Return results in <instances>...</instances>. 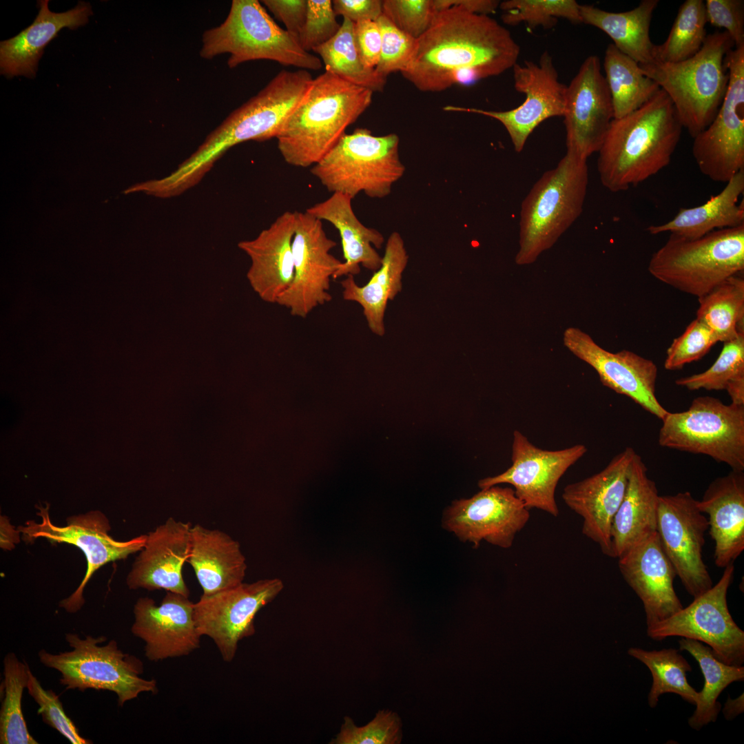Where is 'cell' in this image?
Here are the masks:
<instances>
[{"label":"cell","instance_id":"4dcf8cb0","mask_svg":"<svg viewBox=\"0 0 744 744\" xmlns=\"http://www.w3.org/2000/svg\"><path fill=\"white\" fill-rule=\"evenodd\" d=\"M659 493L642 457L635 454L623 499L612 523V557L619 558L657 532Z\"/></svg>","mask_w":744,"mask_h":744},{"label":"cell","instance_id":"91938a15","mask_svg":"<svg viewBox=\"0 0 744 744\" xmlns=\"http://www.w3.org/2000/svg\"><path fill=\"white\" fill-rule=\"evenodd\" d=\"M744 697L743 693L736 699H727L723 708V714L726 720H732L738 715L743 712Z\"/></svg>","mask_w":744,"mask_h":744},{"label":"cell","instance_id":"7bdbcfd3","mask_svg":"<svg viewBox=\"0 0 744 744\" xmlns=\"http://www.w3.org/2000/svg\"><path fill=\"white\" fill-rule=\"evenodd\" d=\"M502 21L509 25L521 23L530 29L553 28L559 18L581 23L580 4L575 0H506L499 3Z\"/></svg>","mask_w":744,"mask_h":744},{"label":"cell","instance_id":"836d02e7","mask_svg":"<svg viewBox=\"0 0 744 744\" xmlns=\"http://www.w3.org/2000/svg\"><path fill=\"white\" fill-rule=\"evenodd\" d=\"M743 192L744 170H742L726 183L720 193L703 204L681 208L670 220L650 225L647 231L652 235L668 232L670 235L694 239L715 230L743 225V200L738 203Z\"/></svg>","mask_w":744,"mask_h":744},{"label":"cell","instance_id":"3957f363","mask_svg":"<svg viewBox=\"0 0 744 744\" xmlns=\"http://www.w3.org/2000/svg\"><path fill=\"white\" fill-rule=\"evenodd\" d=\"M683 127L670 99L662 89L637 110L614 118L598 151L602 185L626 191L667 167Z\"/></svg>","mask_w":744,"mask_h":744},{"label":"cell","instance_id":"f6af8a7d","mask_svg":"<svg viewBox=\"0 0 744 744\" xmlns=\"http://www.w3.org/2000/svg\"><path fill=\"white\" fill-rule=\"evenodd\" d=\"M402 722L399 716L390 710H380L364 726H357L346 716L340 731L331 744H398L402 741Z\"/></svg>","mask_w":744,"mask_h":744},{"label":"cell","instance_id":"6f0895ef","mask_svg":"<svg viewBox=\"0 0 744 744\" xmlns=\"http://www.w3.org/2000/svg\"><path fill=\"white\" fill-rule=\"evenodd\" d=\"M19 530H14L5 517H1V548L5 550L13 548L19 541Z\"/></svg>","mask_w":744,"mask_h":744},{"label":"cell","instance_id":"11a10c76","mask_svg":"<svg viewBox=\"0 0 744 744\" xmlns=\"http://www.w3.org/2000/svg\"><path fill=\"white\" fill-rule=\"evenodd\" d=\"M333 10L352 22L376 21L383 14V1L380 0H333Z\"/></svg>","mask_w":744,"mask_h":744},{"label":"cell","instance_id":"9a60e30c","mask_svg":"<svg viewBox=\"0 0 744 744\" xmlns=\"http://www.w3.org/2000/svg\"><path fill=\"white\" fill-rule=\"evenodd\" d=\"M278 578L240 584L204 595L194 603V619L201 636L209 637L222 659H234L240 641L254 634V619L282 590Z\"/></svg>","mask_w":744,"mask_h":744},{"label":"cell","instance_id":"cb8c5ba5","mask_svg":"<svg viewBox=\"0 0 744 744\" xmlns=\"http://www.w3.org/2000/svg\"><path fill=\"white\" fill-rule=\"evenodd\" d=\"M194 603L188 597L170 591L159 605L147 597L136 601L131 632L145 643L148 660L187 656L200 647L202 636L194 619Z\"/></svg>","mask_w":744,"mask_h":744},{"label":"cell","instance_id":"680465c9","mask_svg":"<svg viewBox=\"0 0 744 744\" xmlns=\"http://www.w3.org/2000/svg\"><path fill=\"white\" fill-rule=\"evenodd\" d=\"M731 403L744 406V377L737 378L732 381L726 387Z\"/></svg>","mask_w":744,"mask_h":744},{"label":"cell","instance_id":"f1b7e54d","mask_svg":"<svg viewBox=\"0 0 744 744\" xmlns=\"http://www.w3.org/2000/svg\"><path fill=\"white\" fill-rule=\"evenodd\" d=\"M48 1H39V13L34 22L19 34L0 43L1 73L7 77L23 75L33 78L44 48L63 28L83 25L92 14L89 3L80 1L67 12L50 11Z\"/></svg>","mask_w":744,"mask_h":744},{"label":"cell","instance_id":"681fc988","mask_svg":"<svg viewBox=\"0 0 744 744\" xmlns=\"http://www.w3.org/2000/svg\"><path fill=\"white\" fill-rule=\"evenodd\" d=\"M436 13L433 0L383 1V14L415 39L428 29Z\"/></svg>","mask_w":744,"mask_h":744},{"label":"cell","instance_id":"5b68a950","mask_svg":"<svg viewBox=\"0 0 744 744\" xmlns=\"http://www.w3.org/2000/svg\"><path fill=\"white\" fill-rule=\"evenodd\" d=\"M734 48L726 31H716L707 34L699 51L686 60L639 64L668 94L692 138L712 123L721 105L729 82L725 58Z\"/></svg>","mask_w":744,"mask_h":744},{"label":"cell","instance_id":"9c48e42d","mask_svg":"<svg viewBox=\"0 0 744 744\" xmlns=\"http://www.w3.org/2000/svg\"><path fill=\"white\" fill-rule=\"evenodd\" d=\"M399 143L395 134L374 136L369 129L357 128L345 133L310 172L332 194L353 199L364 192L370 198H382L391 193L405 171Z\"/></svg>","mask_w":744,"mask_h":744},{"label":"cell","instance_id":"ffe728a7","mask_svg":"<svg viewBox=\"0 0 744 744\" xmlns=\"http://www.w3.org/2000/svg\"><path fill=\"white\" fill-rule=\"evenodd\" d=\"M529 518V510L513 488L495 485L482 488L469 499L453 502L444 515L443 526L475 548L485 540L509 548Z\"/></svg>","mask_w":744,"mask_h":744},{"label":"cell","instance_id":"7402d4cb","mask_svg":"<svg viewBox=\"0 0 744 744\" xmlns=\"http://www.w3.org/2000/svg\"><path fill=\"white\" fill-rule=\"evenodd\" d=\"M563 117L567 152L586 160L598 152L614 119V110L597 56H588L567 85Z\"/></svg>","mask_w":744,"mask_h":744},{"label":"cell","instance_id":"d4e9b609","mask_svg":"<svg viewBox=\"0 0 744 744\" xmlns=\"http://www.w3.org/2000/svg\"><path fill=\"white\" fill-rule=\"evenodd\" d=\"M192 526L169 517L149 532L127 577L129 588L164 589L189 597L182 570L189 556Z\"/></svg>","mask_w":744,"mask_h":744},{"label":"cell","instance_id":"7c38bea8","mask_svg":"<svg viewBox=\"0 0 744 744\" xmlns=\"http://www.w3.org/2000/svg\"><path fill=\"white\" fill-rule=\"evenodd\" d=\"M734 564L724 568L719 581L668 618L647 627L648 636L657 641L681 637L705 643L722 662L742 665L744 632L734 621L727 593L732 581Z\"/></svg>","mask_w":744,"mask_h":744},{"label":"cell","instance_id":"60d3db41","mask_svg":"<svg viewBox=\"0 0 744 744\" xmlns=\"http://www.w3.org/2000/svg\"><path fill=\"white\" fill-rule=\"evenodd\" d=\"M3 679L1 684L3 700L0 710L1 744H37L29 733L21 709V699L27 688L30 670L13 652L4 657Z\"/></svg>","mask_w":744,"mask_h":744},{"label":"cell","instance_id":"603a6c76","mask_svg":"<svg viewBox=\"0 0 744 744\" xmlns=\"http://www.w3.org/2000/svg\"><path fill=\"white\" fill-rule=\"evenodd\" d=\"M636 453L632 447H626L603 470L568 484L561 494L567 506L583 519L582 533L610 557L612 523L623 499Z\"/></svg>","mask_w":744,"mask_h":744},{"label":"cell","instance_id":"52a82bcc","mask_svg":"<svg viewBox=\"0 0 744 744\" xmlns=\"http://www.w3.org/2000/svg\"><path fill=\"white\" fill-rule=\"evenodd\" d=\"M648 270L659 281L697 298L744 270V224L688 239L670 235Z\"/></svg>","mask_w":744,"mask_h":744},{"label":"cell","instance_id":"83f0119b","mask_svg":"<svg viewBox=\"0 0 744 744\" xmlns=\"http://www.w3.org/2000/svg\"><path fill=\"white\" fill-rule=\"evenodd\" d=\"M696 503L708 516L715 564L724 568L734 564L744 550L743 471L731 470L713 480Z\"/></svg>","mask_w":744,"mask_h":744},{"label":"cell","instance_id":"d6986e66","mask_svg":"<svg viewBox=\"0 0 744 744\" xmlns=\"http://www.w3.org/2000/svg\"><path fill=\"white\" fill-rule=\"evenodd\" d=\"M587 452L583 444L560 450H544L531 443L519 431L513 432L512 464L504 472L479 481V487L507 484L528 509L537 508L557 517L555 490L567 470Z\"/></svg>","mask_w":744,"mask_h":744},{"label":"cell","instance_id":"8992f818","mask_svg":"<svg viewBox=\"0 0 744 744\" xmlns=\"http://www.w3.org/2000/svg\"><path fill=\"white\" fill-rule=\"evenodd\" d=\"M588 184L587 160L568 152L536 181L521 205L516 264L533 263L575 222Z\"/></svg>","mask_w":744,"mask_h":744},{"label":"cell","instance_id":"6da1fadb","mask_svg":"<svg viewBox=\"0 0 744 744\" xmlns=\"http://www.w3.org/2000/svg\"><path fill=\"white\" fill-rule=\"evenodd\" d=\"M519 54L510 32L495 19L453 6L435 14L401 74L420 91L442 92L498 76Z\"/></svg>","mask_w":744,"mask_h":744},{"label":"cell","instance_id":"8d00e7d4","mask_svg":"<svg viewBox=\"0 0 744 744\" xmlns=\"http://www.w3.org/2000/svg\"><path fill=\"white\" fill-rule=\"evenodd\" d=\"M603 68L612 98L614 118L637 110L660 90L654 81L641 72L637 62L612 43L605 51Z\"/></svg>","mask_w":744,"mask_h":744},{"label":"cell","instance_id":"ba28073f","mask_svg":"<svg viewBox=\"0 0 744 744\" xmlns=\"http://www.w3.org/2000/svg\"><path fill=\"white\" fill-rule=\"evenodd\" d=\"M202 41L201 57L209 59L228 53L230 68L260 59L305 70H319L322 67L320 58L305 51L257 0L232 1L225 21L206 30Z\"/></svg>","mask_w":744,"mask_h":744},{"label":"cell","instance_id":"db71d44e","mask_svg":"<svg viewBox=\"0 0 744 744\" xmlns=\"http://www.w3.org/2000/svg\"><path fill=\"white\" fill-rule=\"evenodd\" d=\"M356 45L365 66L375 68L381 53L382 35L380 26L375 21H362L354 23Z\"/></svg>","mask_w":744,"mask_h":744},{"label":"cell","instance_id":"2e32d148","mask_svg":"<svg viewBox=\"0 0 744 744\" xmlns=\"http://www.w3.org/2000/svg\"><path fill=\"white\" fill-rule=\"evenodd\" d=\"M512 69L514 87L525 95L519 106L506 111L454 105H446L443 110L475 113L498 121L508 133L515 152L519 153L540 123L551 117L564 116L567 85L559 81L548 51L543 52L538 63L526 61L523 65L516 63Z\"/></svg>","mask_w":744,"mask_h":744},{"label":"cell","instance_id":"1f68e13d","mask_svg":"<svg viewBox=\"0 0 744 744\" xmlns=\"http://www.w3.org/2000/svg\"><path fill=\"white\" fill-rule=\"evenodd\" d=\"M187 562L193 568L204 595L240 584L247 568L238 541L220 530L200 524L191 528Z\"/></svg>","mask_w":744,"mask_h":744},{"label":"cell","instance_id":"f907efd6","mask_svg":"<svg viewBox=\"0 0 744 744\" xmlns=\"http://www.w3.org/2000/svg\"><path fill=\"white\" fill-rule=\"evenodd\" d=\"M341 24L331 0H307L304 25L300 45L307 52L325 43L340 30Z\"/></svg>","mask_w":744,"mask_h":744},{"label":"cell","instance_id":"e0dca14e","mask_svg":"<svg viewBox=\"0 0 744 744\" xmlns=\"http://www.w3.org/2000/svg\"><path fill=\"white\" fill-rule=\"evenodd\" d=\"M688 492L659 495L658 534L662 548L686 591L693 598L712 586L703 559L707 518Z\"/></svg>","mask_w":744,"mask_h":744},{"label":"cell","instance_id":"44dd1931","mask_svg":"<svg viewBox=\"0 0 744 744\" xmlns=\"http://www.w3.org/2000/svg\"><path fill=\"white\" fill-rule=\"evenodd\" d=\"M565 347L597 373L601 383L631 399L661 420L668 411L656 395L658 368L651 360L633 351H608L586 333L569 327L564 332Z\"/></svg>","mask_w":744,"mask_h":744},{"label":"cell","instance_id":"4fadbf2b","mask_svg":"<svg viewBox=\"0 0 744 744\" xmlns=\"http://www.w3.org/2000/svg\"><path fill=\"white\" fill-rule=\"evenodd\" d=\"M725 61V96L712 123L693 138L692 152L704 176L726 183L744 170V45L730 50Z\"/></svg>","mask_w":744,"mask_h":744},{"label":"cell","instance_id":"e575fe53","mask_svg":"<svg viewBox=\"0 0 744 744\" xmlns=\"http://www.w3.org/2000/svg\"><path fill=\"white\" fill-rule=\"evenodd\" d=\"M658 0H642L631 10L612 12L592 5H581L582 23L604 32L621 52L639 64L654 61L650 26Z\"/></svg>","mask_w":744,"mask_h":744},{"label":"cell","instance_id":"484cf974","mask_svg":"<svg viewBox=\"0 0 744 744\" xmlns=\"http://www.w3.org/2000/svg\"><path fill=\"white\" fill-rule=\"evenodd\" d=\"M618 559L623 577L643 605L647 627L683 608L674 588L676 572L657 532Z\"/></svg>","mask_w":744,"mask_h":744},{"label":"cell","instance_id":"7dc6e473","mask_svg":"<svg viewBox=\"0 0 744 744\" xmlns=\"http://www.w3.org/2000/svg\"><path fill=\"white\" fill-rule=\"evenodd\" d=\"M377 22L382 35L380 61L375 68L381 76L387 78L393 72H402L407 67L415 50L416 39L404 33L384 14Z\"/></svg>","mask_w":744,"mask_h":744},{"label":"cell","instance_id":"ab89813d","mask_svg":"<svg viewBox=\"0 0 744 744\" xmlns=\"http://www.w3.org/2000/svg\"><path fill=\"white\" fill-rule=\"evenodd\" d=\"M628 654L643 663L651 672L652 684L648 696L650 707L654 708L659 696L665 693L676 694L695 705L699 692L687 679V672H691L692 667L677 650L663 648L649 651L630 648Z\"/></svg>","mask_w":744,"mask_h":744},{"label":"cell","instance_id":"ac0fdd59","mask_svg":"<svg viewBox=\"0 0 744 744\" xmlns=\"http://www.w3.org/2000/svg\"><path fill=\"white\" fill-rule=\"evenodd\" d=\"M296 218L293 280L276 304L287 308L291 316L305 318L332 300L331 278L342 262L330 253L337 243L327 236L322 220L307 211H296Z\"/></svg>","mask_w":744,"mask_h":744},{"label":"cell","instance_id":"9f6ffc18","mask_svg":"<svg viewBox=\"0 0 744 744\" xmlns=\"http://www.w3.org/2000/svg\"><path fill=\"white\" fill-rule=\"evenodd\" d=\"M433 3L437 12L455 6L471 13L489 15L496 12L500 2L495 0H433Z\"/></svg>","mask_w":744,"mask_h":744},{"label":"cell","instance_id":"8fae6325","mask_svg":"<svg viewBox=\"0 0 744 744\" xmlns=\"http://www.w3.org/2000/svg\"><path fill=\"white\" fill-rule=\"evenodd\" d=\"M661 421V446L705 455L732 470L744 471V406L699 396L686 411H668Z\"/></svg>","mask_w":744,"mask_h":744},{"label":"cell","instance_id":"74e56055","mask_svg":"<svg viewBox=\"0 0 744 744\" xmlns=\"http://www.w3.org/2000/svg\"><path fill=\"white\" fill-rule=\"evenodd\" d=\"M313 51L320 56L325 71L373 92L384 91L387 78L362 61L355 39L354 23L349 19H343L338 32Z\"/></svg>","mask_w":744,"mask_h":744},{"label":"cell","instance_id":"277c9868","mask_svg":"<svg viewBox=\"0 0 744 744\" xmlns=\"http://www.w3.org/2000/svg\"><path fill=\"white\" fill-rule=\"evenodd\" d=\"M373 94L328 71L313 79L276 136L285 161L298 167L317 163L370 106Z\"/></svg>","mask_w":744,"mask_h":744},{"label":"cell","instance_id":"b9f144b4","mask_svg":"<svg viewBox=\"0 0 744 744\" xmlns=\"http://www.w3.org/2000/svg\"><path fill=\"white\" fill-rule=\"evenodd\" d=\"M705 2L686 0L679 7L666 40L654 45V61L676 63L686 60L701 48L707 37Z\"/></svg>","mask_w":744,"mask_h":744},{"label":"cell","instance_id":"30bf717a","mask_svg":"<svg viewBox=\"0 0 744 744\" xmlns=\"http://www.w3.org/2000/svg\"><path fill=\"white\" fill-rule=\"evenodd\" d=\"M65 639L72 650L52 654L41 650L38 656L43 665L60 672V683L66 689L108 690L116 694L120 707L142 692L158 693L155 679L141 676L143 661L124 653L115 640L99 645L107 640L105 636L82 639L74 633L66 634Z\"/></svg>","mask_w":744,"mask_h":744},{"label":"cell","instance_id":"d6a6232c","mask_svg":"<svg viewBox=\"0 0 744 744\" xmlns=\"http://www.w3.org/2000/svg\"><path fill=\"white\" fill-rule=\"evenodd\" d=\"M408 260L403 239L394 231L387 239L381 267L366 285H358L352 275L340 282L343 299L362 307L369 328L378 336L385 333L384 318L387 302L402 290V273Z\"/></svg>","mask_w":744,"mask_h":744},{"label":"cell","instance_id":"ee69618b","mask_svg":"<svg viewBox=\"0 0 744 744\" xmlns=\"http://www.w3.org/2000/svg\"><path fill=\"white\" fill-rule=\"evenodd\" d=\"M744 377V332L723 342L722 350L713 364L703 372L675 380L677 386L689 391L725 390L733 380Z\"/></svg>","mask_w":744,"mask_h":744},{"label":"cell","instance_id":"f546056e","mask_svg":"<svg viewBox=\"0 0 744 744\" xmlns=\"http://www.w3.org/2000/svg\"><path fill=\"white\" fill-rule=\"evenodd\" d=\"M351 200L347 195L335 192L305 211L320 220L330 223L340 234L344 262L335 272L333 279L359 274L360 265L373 271L379 269L382 265V257L373 246L381 248L384 236L377 229L366 227L358 220L353 210Z\"/></svg>","mask_w":744,"mask_h":744},{"label":"cell","instance_id":"f5cc1de1","mask_svg":"<svg viewBox=\"0 0 744 744\" xmlns=\"http://www.w3.org/2000/svg\"><path fill=\"white\" fill-rule=\"evenodd\" d=\"M262 3L286 26V30L300 44L304 25L307 0H263Z\"/></svg>","mask_w":744,"mask_h":744},{"label":"cell","instance_id":"7a4b0ae2","mask_svg":"<svg viewBox=\"0 0 744 744\" xmlns=\"http://www.w3.org/2000/svg\"><path fill=\"white\" fill-rule=\"evenodd\" d=\"M313 80L305 70L280 71L256 95L232 112L173 172L161 179L163 192L174 197L197 185L216 161L238 143L276 138Z\"/></svg>","mask_w":744,"mask_h":744},{"label":"cell","instance_id":"d590c367","mask_svg":"<svg viewBox=\"0 0 744 744\" xmlns=\"http://www.w3.org/2000/svg\"><path fill=\"white\" fill-rule=\"evenodd\" d=\"M679 649L689 652L698 662L704 678V685L699 692L696 709L688 719L689 725L700 730L710 722L716 721L721 710L718 697L730 684L744 679L743 665L725 663L717 659L711 648L696 640L682 638Z\"/></svg>","mask_w":744,"mask_h":744},{"label":"cell","instance_id":"c3c4849f","mask_svg":"<svg viewBox=\"0 0 744 744\" xmlns=\"http://www.w3.org/2000/svg\"><path fill=\"white\" fill-rule=\"evenodd\" d=\"M26 689L39 705L38 714L47 725L72 744L92 743V741L81 736L75 724L65 712L59 696L51 690H45L31 671Z\"/></svg>","mask_w":744,"mask_h":744},{"label":"cell","instance_id":"816d5d0a","mask_svg":"<svg viewBox=\"0 0 744 744\" xmlns=\"http://www.w3.org/2000/svg\"><path fill=\"white\" fill-rule=\"evenodd\" d=\"M705 8L707 23L725 28L735 48L744 45L743 0H706Z\"/></svg>","mask_w":744,"mask_h":744},{"label":"cell","instance_id":"bcb514c9","mask_svg":"<svg viewBox=\"0 0 744 744\" xmlns=\"http://www.w3.org/2000/svg\"><path fill=\"white\" fill-rule=\"evenodd\" d=\"M718 342L715 333L695 318L673 340L666 351L663 366L668 371L680 370L685 364L701 359Z\"/></svg>","mask_w":744,"mask_h":744},{"label":"cell","instance_id":"f35d334b","mask_svg":"<svg viewBox=\"0 0 744 744\" xmlns=\"http://www.w3.org/2000/svg\"><path fill=\"white\" fill-rule=\"evenodd\" d=\"M696 319L708 327L719 342L744 332V279L733 276L698 298Z\"/></svg>","mask_w":744,"mask_h":744},{"label":"cell","instance_id":"4316f807","mask_svg":"<svg viewBox=\"0 0 744 744\" xmlns=\"http://www.w3.org/2000/svg\"><path fill=\"white\" fill-rule=\"evenodd\" d=\"M296 220V211H285L256 238L238 245L251 260L247 280L266 302L276 303L293 280L292 242Z\"/></svg>","mask_w":744,"mask_h":744},{"label":"cell","instance_id":"5bb4252c","mask_svg":"<svg viewBox=\"0 0 744 744\" xmlns=\"http://www.w3.org/2000/svg\"><path fill=\"white\" fill-rule=\"evenodd\" d=\"M39 510L40 522L30 520L18 528L23 541L30 543L44 538L51 543L70 544L79 548L86 558L84 578L76 590L59 603L70 613L77 612L84 604L83 592L95 571L109 562L126 559L141 551L146 541L147 535L125 541L115 540L109 535V520L100 511L72 516L67 519L65 526H59L51 521L48 506H41Z\"/></svg>","mask_w":744,"mask_h":744}]
</instances>
